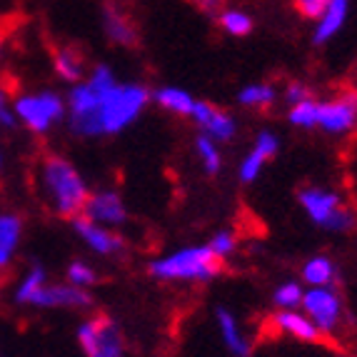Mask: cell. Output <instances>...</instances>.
Listing matches in <instances>:
<instances>
[{"instance_id":"cell-1","label":"cell","mask_w":357,"mask_h":357,"mask_svg":"<svg viewBox=\"0 0 357 357\" xmlns=\"http://www.w3.org/2000/svg\"><path fill=\"white\" fill-rule=\"evenodd\" d=\"M66 126L75 137H115L132 128L150 105V88L137 80H118L107 63H98L66 96Z\"/></svg>"},{"instance_id":"cell-2","label":"cell","mask_w":357,"mask_h":357,"mask_svg":"<svg viewBox=\"0 0 357 357\" xmlns=\"http://www.w3.org/2000/svg\"><path fill=\"white\" fill-rule=\"evenodd\" d=\"M38 192L55 218L73 220L88 203L90 185L70 158L48 153L38 162Z\"/></svg>"},{"instance_id":"cell-3","label":"cell","mask_w":357,"mask_h":357,"mask_svg":"<svg viewBox=\"0 0 357 357\" xmlns=\"http://www.w3.org/2000/svg\"><path fill=\"white\" fill-rule=\"evenodd\" d=\"M222 270L225 262L210 250L208 243L183 245L148 262V275L162 285H210Z\"/></svg>"},{"instance_id":"cell-4","label":"cell","mask_w":357,"mask_h":357,"mask_svg":"<svg viewBox=\"0 0 357 357\" xmlns=\"http://www.w3.org/2000/svg\"><path fill=\"white\" fill-rule=\"evenodd\" d=\"M298 208L307 222L328 235H347L357 227L355 205L337 188L325 183H307L298 190Z\"/></svg>"},{"instance_id":"cell-5","label":"cell","mask_w":357,"mask_h":357,"mask_svg":"<svg viewBox=\"0 0 357 357\" xmlns=\"http://www.w3.org/2000/svg\"><path fill=\"white\" fill-rule=\"evenodd\" d=\"M13 110L18 115V123L28 128L33 135H48L50 130L66 123V98L55 90H36V93H23L13 100Z\"/></svg>"},{"instance_id":"cell-6","label":"cell","mask_w":357,"mask_h":357,"mask_svg":"<svg viewBox=\"0 0 357 357\" xmlns=\"http://www.w3.org/2000/svg\"><path fill=\"white\" fill-rule=\"evenodd\" d=\"M75 340L85 357H128L126 333L120 322L105 312L83 317L75 330Z\"/></svg>"},{"instance_id":"cell-7","label":"cell","mask_w":357,"mask_h":357,"mask_svg":"<svg viewBox=\"0 0 357 357\" xmlns=\"http://www.w3.org/2000/svg\"><path fill=\"white\" fill-rule=\"evenodd\" d=\"M315 130L328 137L357 135V88H340L333 96L317 98Z\"/></svg>"},{"instance_id":"cell-8","label":"cell","mask_w":357,"mask_h":357,"mask_svg":"<svg viewBox=\"0 0 357 357\" xmlns=\"http://www.w3.org/2000/svg\"><path fill=\"white\" fill-rule=\"evenodd\" d=\"M300 310L312 320L322 337L335 335L345 325V300L337 285L328 287H305Z\"/></svg>"},{"instance_id":"cell-9","label":"cell","mask_w":357,"mask_h":357,"mask_svg":"<svg viewBox=\"0 0 357 357\" xmlns=\"http://www.w3.org/2000/svg\"><path fill=\"white\" fill-rule=\"evenodd\" d=\"M73 232L75 238L85 245V250L93 252L96 257H102V260H115V257L126 255L128 243L126 238L120 235V230H113V227H105L100 222L90 220L83 213L73 218L70 220Z\"/></svg>"},{"instance_id":"cell-10","label":"cell","mask_w":357,"mask_h":357,"mask_svg":"<svg viewBox=\"0 0 357 357\" xmlns=\"http://www.w3.org/2000/svg\"><path fill=\"white\" fill-rule=\"evenodd\" d=\"M282 140L273 128H262L255 132L248 153L240 158L238 167H235V178L240 185H255L257 178L262 175V170L280 155Z\"/></svg>"},{"instance_id":"cell-11","label":"cell","mask_w":357,"mask_h":357,"mask_svg":"<svg viewBox=\"0 0 357 357\" xmlns=\"http://www.w3.org/2000/svg\"><path fill=\"white\" fill-rule=\"evenodd\" d=\"M188 120L195 126L197 132L213 137V140H218L220 145L235 143L240 135V120L235 118L227 107L215 105V102H210V100H200V98H197Z\"/></svg>"},{"instance_id":"cell-12","label":"cell","mask_w":357,"mask_h":357,"mask_svg":"<svg viewBox=\"0 0 357 357\" xmlns=\"http://www.w3.org/2000/svg\"><path fill=\"white\" fill-rule=\"evenodd\" d=\"M83 215L105 227H113V230L126 227L128 220H130L126 197H123L120 190H115V188H98V190H90Z\"/></svg>"},{"instance_id":"cell-13","label":"cell","mask_w":357,"mask_h":357,"mask_svg":"<svg viewBox=\"0 0 357 357\" xmlns=\"http://www.w3.org/2000/svg\"><path fill=\"white\" fill-rule=\"evenodd\" d=\"M100 25L102 36L118 48L135 50L140 45V28L118 0H105L100 6Z\"/></svg>"},{"instance_id":"cell-14","label":"cell","mask_w":357,"mask_h":357,"mask_svg":"<svg viewBox=\"0 0 357 357\" xmlns=\"http://www.w3.org/2000/svg\"><path fill=\"white\" fill-rule=\"evenodd\" d=\"M213 322L215 330H218V337H220L222 350L230 357H252V337L245 330V322L240 320V315L227 305H218L213 310Z\"/></svg>"},{"instance_id":"cell-15","label":"cell","mask_w":357,"mask_h":357,"mask_svg":"<svg viewBox=\"0 0 357 357\" xmlns=\"http://www.w3.org/2000/svg\"><path fill=\"white\" fill-rule=\"evenodd\" d=\"M96 305V298L90 295V290L75 287L70 282H45L40 290L36 292V298L30 300V307L36 310H90Z\"/></svg>"},{"instance_id":"cell-16","label":"cell","mask_w":357,"mask_h":357,"mask_svg":"<svg viewBox=\"0 0 357 357\" xmlns=\"http://www.w3.org/2000/svg\"><path fill=\"white\" fill-rule=\"evenodd\" d=\"M270 328L282 337H290L303 345H317L322 340V333L312 325L307 315L300 307L292 310H273L270 315Z\"/></svg>"},{"instance_id":"cell-17","label":"cell","mask_w":357,"mask_h":357,"mask_svg":"<svg viewBox=\"0 0 357 357\" xmlns=\"http://www.w3.org/2000/svg\"><path fill=\"white\" fill-rule=\"evenodd\" d=\"M300 280L305 287H340V265L328 252H315V255L305 257L300 265Z\"/></svg>"},{"instance_id":"cell-18","label":"cell","mask_w":357,"mask_h":357,"mask_svg":"<svg viewBox=\"0 0 357 357\" xmlns=\"http://www.w3.org/2000/svg\"><path fill=\"white\" fill-rule=\"evenodd\" d=\"M347 18H350V0H330V6L325 8V13L315 20V28H312V45H315V48L328 45L340 30L345 28Z\"/></svg>"},{"instance_id":"cell-19","label":"cell","mask_w":357,"mask_h":357,"mask_svg":"<svg viewBox=\"0 0 357 357\" xmlns=\"http://www.w3.org/2000/svg\"><path fill=\"white\" fill-rule=\"evenodd\" d=\"M278 100H280V88L270 80H252L235 93V102L250 113H265L278 105Z\"/></svg>"},{"instance_id":"cell-20","label":"cell","mask_w":357,"mask_h":357,"mask_svg":"<svg viewBox=\"0 0 357 357\" xmlns=\"http://www.w3.org/2000/svg\"><path fill=\"white\" fill-rule=\"evenodd\" d=\"M195 100L197 98L190 90L180 88V85H160V88L150 90V102L173 118H190Z\"/></svg>"},{"instance_id":"cell-21","label":"cell","mask_w":357,"mask_h":357,"mask_svg":"<svg viewBox=\"0 0 357 357\" xmlns=\"http://www.w3.org/2000/svg\"><path fill=\"white\" fill-rule=\"evenodd\" d=\"M53 70L58 75V80H63V83L68 85L80 83L88 75L83 50H77L75 45H63L60 43L58 48L53 50Z\"/></svg>"},{"instance_id":"cell-22","label":"cell","mask_w":357,"mask_h":357,"mask_svg":"<svg viewBox=\"0 0 357 357\" xmlns=\"http://www.w3.org/2000/svg\"><path fill=\"white\" fill-rule=\"evenodd\" d=\"M192 153H195V160L203 170V175L208 178H218L225 167V153H222V145L213 137L203 135V132H195L192 137Z\"/></svg>"},{"instance_id":"cell-23","label":"cell","mask_w":357,"mask_h":357,"mask_svg":"<svg viewBox=\"0 0 357 357\" xmlns=\"http://www.w3.org/2000/svg\"><path fill=\"white\" fill-rule=\"evenodd\" d=\"M23 218L18 213H0V270L8 268L20 248Z\"/></svg>"},{"instance_id":"cell-24","label":"cell","mask_w":357,"mask_h":357,"mask_svg":"<svg viewBox=\"0 0 357 357\" xmlns=\"http://www.w3.org/2000/svg\"><path fill=\"white\" fill-rule=\"evenodd\" d=\"M215 23L230 38H248L255 30V18L243 8H222L215 15Z\"/></svg>"},{"instance_id":"cell-25","label":"cell","mask_w":357,"mask_h":357,"mask_svg":"<svg viewBox=\"0 0 357 357\" xmlns=\"http://www.w3.org/2000/svg\"><path fill=\"white\" fill-rule=\"evenodd\" d=\"M48 280L50 278H48V273H45L43 265H30V268L25 270L23 278H20V282L15 285L13 300H15L18 305H23V307H30V300L36 298V292L40 290Z\"/></svg>"},{"instance_id":"cell-26","label":"cell","mask_w":357,"mask_h":357,"mask_svg":"<svg viewBox=\"0 0 357 357\" xmlns=\"http://www.w3.org/2000/svg\"><path fill=\"white\" fill-rule=\"evenodd\" d=\"M303 292H305L303 280L287 278V280L278 282V285L273 287V292H270V305H273V310L300 307V303H303Z\"/></svg>"},{"instance_id":"cell-27","label":"cell","mask_w":357,"mask_h":357,"mask_svg":"<svg viewBox=\"0 0 357 357\" xmlns=\"http://www.w3.org/2000/svg\"><path fill=\"white\" fill-rule=\"evenodd\" d=\"M208 248L215 252V255L220 257L222 262H227L230 257L238 255L240 250V235L232 227H220V230H215L213 235L208 238Z\"/></svg>"},{"instance_id":"cell-28","label":"cell","mask_w":357,"mask_h":357,"mask_svg":"<svg viewBox=\"0 0 357 357\" xmlns=\"http://www.w3.org/2000/svg\"><path fill=\"white\" fill-rule=\"evenodd\" d=\"M66 280L75 287L90 290V287L98 285V270L88 260H73L66 268Z\"/></svg>"},{"instance_id":"cell-29","label":"cell","mask_w":357,"mask_h":357,"mask_svg":"<svg viewBox=\"0 0 357 357\" xmlns=\"http://www.w3.org/2000/svg\"><path fill=\"white\" fill-rule=\"evenodd\" d=\"M312 96H315V90L310 88L305 80H290V83H285V88L280 90V98L287 107L298 105V102L307 100V98H312Z\"/></svg>"},{"instance_id":"cell-30","label":"cell","mask_w":357,"mask_h":357,"mask_svg":"<svg viewBox=\"0 0 357 357\" xmlns=\"http://www.w3.org/2000/svg\"><path fill=\"white\" fill-rule=\"evenodd\" d=\"M328 6L330 0H292V10L298 13L303 20H307V23H315Z\"/></svg>"},{"instance_id":"cell-31","label":"cell","mask_w":357,"mask_h":357,"mask_svg":"<svg viewBox=\"0 0 357 357\" xmlns=\"http://www.w3.org/2000/svg\"><path fill=\"white\" fill-rule=\"evenodd\" d=\"M20 123H18V115L13 110V102L8 100V96L0 90V128H6V130H15Z\"/></svg>"},{"instance_id":"cell-32","label":"cell","mask_w":357,"mask_h":357,"mask_svg":"<svg viewBox=\"0 0 357 357\" xmlns=\"http://www.w3.org/2000/svg\"><path fill=\"white\" fill-rule=\"evenodd\" d=\"M188 3H190L192 8H197L203 15H210V18H215V15L227 6V0H188Z\"/></svg>"},{"instance_id":"cell-33","label":"cell","mask_w":357,"mask_h":357,"mask_svg":"<svg viewBox=\"0 0 357 357\" xmlns=\"http://www.w3.org/2000/svg\"><path fill=\"white\" fill-rule=\"evenodd\" d=\"M347 167H350V178L357 188V137H355V145L350 150V158H347Z\"/></svg>"},{"instance_id":"cell-34","label":"cell","mask_w":357,"mask_h":357,"mask_svg":"<svg viewBox=\"0 0 357 357\" xmlns=\"http://www.w3.org/2000/svg\"><path fill=\"white\" fill-rule=\"evenodd\" d=\"M0 60H3V33H0Z\"/></svg>"},{"instance_id":"cell-35","label":"cell","mask_w":357,"mask_h":357,"mask_svg":"<svg viewBox=\"0 0 357 357\" xmlns=\"http://www.w3.org/2000/svg\"><path fill=\"white\" fill-rule=\"evenodd\" d=\"M0 170H3V153H0Z\"/></svg>"},{"instance_id":"cell-36","label":"cell","mask_w":357,"mask_h":357,"mask_svg":"<svg viewBox=\"0 0 357 357\" xmlns=\"http://www.w3.org/2000/svg\"><path fill=\"white\" fill-rule=\"evenodd\" d=\"M118 3H126V0H118Z\"/></svg>"}]
</instances>
